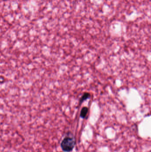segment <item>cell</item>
Listing matches in <instances>:
<instances>
[{"label":"cell","instance_id":"obj_1","mask_svg":"<svg viewBox=\"0 0 151 152\" xmlns=\"http://www.w3.org/2000/svg\"><path fill=\"white\" fill-rule=\"evenodd\" d=\"M75 145V141L74 138L68 137L64 138L61 143V148L65 152L72 151Z\"/></svg>","mask_w":151,"mask_h":152},{"label":"cell","instance_id":"obj_2","mask_svg":"<svg viewBox=\"0 0 151 152\" xmlns=\"http://www.w3.org/2000/svg\"><path fill=\"white\" fill-rule=\"evenodd\" d=\"M88 112V108L87 107H84L82 109L81 111L80 117L82 118H84L87 116V114Z\"/></svg>","mask_w":151,"mask_h":152},{"label":"cell","instance_id":"obj_3","mask_svg":"<svg viewBox=\"0 0 151 152\" xmlns=\"http://www.w3.org/2000/svg\"><path fill=\"white\" fill-rule=\"evenodd\" d=\"M90 95L89 93H86L84 94L82 96L81 99L80 100V102H82L83 101L85 100H87L88 98H89L90 97Z\"/></svg>","mask_w":151,"mask_h":152}]
</instances>
